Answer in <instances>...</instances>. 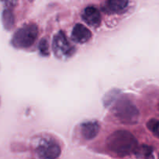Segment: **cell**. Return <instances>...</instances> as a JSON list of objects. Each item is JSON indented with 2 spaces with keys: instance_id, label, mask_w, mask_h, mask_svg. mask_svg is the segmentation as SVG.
Instances as JSON below:
<instances>
[{
  "instance_id": "7a4b0ae2",
  "label": "cell",
  "mask_w": 159,
  "mask_h": 159,
  "mask_svg": "<svg viewBox=\"0 0 159 159\" xmlns=\"http://www.w3.org/2000/svg\"><path fill=\"white\" fill-rule=\"evenodd\" d=\"M38 35V28L34 23H29L16 31L12 39V43L16 48H30L36 41Z\"/></svg>"
},
{
  "instance_id": "5b68a950",
  "label": "cell",
  "mask_w": 159,
  "mask_h": 159,
  "mask_svg": "<svg viewBox=\"0 0 159 159\" xmlns=\"http://www.w3.org/2000/svg\"><path fill=\"white\" fill-rule=\"evenodd\" d=\"M36 154L40 158H56L60 155L61 148L55 141L51 138L42 139L36 148Z\"/></svg>"
},
{
  "instance_id": "277c9868",
  "label": "cell",
  "mask_w": 159,
  "mask_h": 159,
  "mask_svg": "<svg viewBox=\"0 0 159 159\" xmlns=\"http://www.w3.org/2000/svg\"><path fill=\"white\" fill-rule=\"evenodd\" d=\"M53 51L58 58H68L74 54L75 48L68 41L65 34L60 31L53 40Z\"/></svg>"
},
{
  "instance_id": "8992f818",
  "label": "cell",
  "mask_w": 159,
  "mask_h": 159,
  "mask_svg": "<svg viewBox=\"0 0 159 159\" xmlns=\"http://www.w3.org/2000/svg\"><path fill=\"white\" fill-rule=\"evenodd\" d=\"M73 40L77 43H84L89 41L92 37V33L87 27L82 24H76L71 33Z\"/></svg>"
},
{
  "instance_id": "ba28073f",
  "label": "cell",
  "mask_w": 159,
  "mask_h": 159,
  "mask_svg": "<svg viewBox=\"0 0 159 159\" xmlns=\"http://www.w3.org/2000/svg\"><path fill=\"white\" fill-rule=\"evenodd\" d=\"M81 131L83 138L86 140L93 139L99 131V125L97 122H87L82 125Z\"/></svg>"
},
{
  "instance_id": "3957f363",
  "label": "cell",
  "mask_w": 159,
  "mask_h": 159,
  "mask_svg": "<svg viewBox=\"0 0 159 159\" xmlns=\"http://www.w3.org/2000/svg\"><path fill=\"white\" fill-rule=\"evenodd\" d=\"M113 112L115 116L124 124H135L139 116L136 107L130 101L125 99H120L115 104Z\"/></svg>"
},
{
  "instance_id": "9c48e42d",
  "label": "cell",
  "mask_w": 159,
  "mask_h": 159,
  "mask_svg": "<svg viewBox=\"0 0 159 159\" xmlns=\"http://www.w3.org/2000/svg\"><path fill=\"white\" fill-rule=\"evenodd\" d=\"M107 7L110 12L120 14L126 10L128 6L127 0H107Z\"/></svg>"
},
{
  "instance_id": "5bb4252c",
  "label": "cell",
  "mask_w": 159,
  "mask_h": 159,
  "mask_svg": "<svg viewBox=\"0 0 159 159\" xmlns=\"http://www.w3.org/2000/svg\"><path fill=\"white\" fill-rule=\"evenodd\" d=\"M29 1H33V0H29Z\"/></svg>"
},
{
  "instance_id": "52a82bcc",
  "label": "cell",
  "mask_w": 159,
  "mask_h": 159,
  "mask_svg": "<svg viewBox=\"0 0 159 159\" xmlns=\"http://www.w3.org/2000/svg\"><path fill=\"white\" fill-rule=\"evenodd\" d=\"M84 21L92 26H97L101 22V15L99 10L93 6L85 8L82 13Z\"/></svg>"
},
{
  "instance_id": "8fae6325",
  "label": "cell",
  "mask_w": 159,
  "mask_h": 159,
  "mask_svg": "<svg viewBox=\"0 0 159 159\" xmlns=\"http://www.w3.org/2000/svg\"><path fill=\"white\" fill-rule=\"evenodd\" d=\"M149 130L152 132L155 136L159 138V120H151L147 124Z\"/></svg>"
},
{
  "instance_id": "7c38bea8",
  "label": "cell",
  "mask_w": 159,
  "mask_h": 159,
  "mask_svg": "<svg viewBox=\"0 0 159 159\" xmlns=\"http://www.w3.org/2000/svg\"><path fill=\"white\" fill-rule=\"evenodd\" d=\"M39 50L43 56L49 55V45L46 39H42L39 43Z\"/></svg>"
},
{
  "instance_id": "30bf717a",
  "label": "cell",
  "mask_w": 159,
  "mask_h": 159,
  "mask_svg": "<svg viewBox=\"0 0 159 159\" xmlns=\"http://www.w3.org/2000/svg\"><path fill=\"white\" fill-rule=\"evenodd\" d=\"M2 22L6 30H10L14 25V16L10 9H5L2 12Z\"/></svg>"
},
{
  "instance_id": "6da1fadb",
  "label": "cell",
  "mask_w": 159,
  "mask_h": 159,
  "mask_svg": "<svg viewBox=\"0 0 159 159\" xmlns=\"http://www.w3.org/2000/svg\"><path fill=\"white\" fill-rule=\"evenodd\" d=\"M107 146L113 153L124 157L136 152L138 141L130 132L127 130H118L109 137Z\"/></svg>"
},
{
  "instance_id": "4fadbf2b",
  "label": "cell",
  "mask_w": 159,
  "mask_h": 159,
  "mask_svg": "<svg viewBox=\"0 0 159 159\" xmlns=\"http://www.w3.org/2000/svg\"><path fill=\"white\" fill-rule=\"evenodd\" d=\"M2 1L8 6V8L13 7L16 4V0H2Z\"/></svg>"
}]
</instances>
